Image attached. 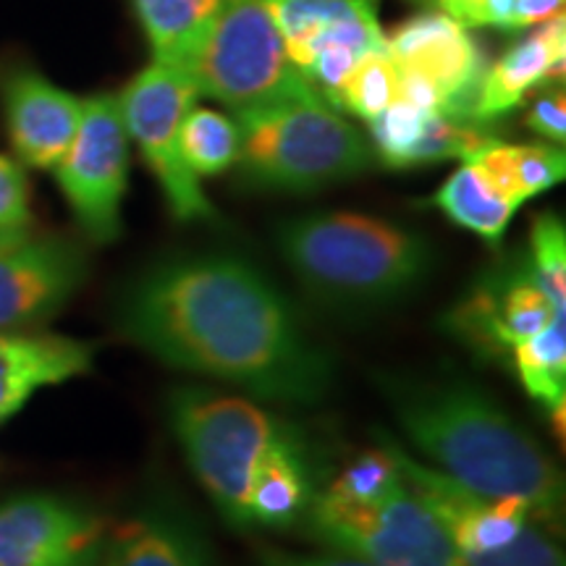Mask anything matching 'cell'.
<instances>
[{
	"instance_id": "1",
	"label": "cell",
	"mask_w": 566,
	"mask_h": 566,
	"mask_svg": "<svg viewBox=\"0 0 566 566\" xmlns=\"http://www.w3.org/2000/svg\"><path fill=\"white\" fill-rule=\"evenodd\" d=\"M118 328L160 363L242 388L254 399L317 405L331 354L258 265L233 254L155 263L118 300Z\"/></svg>"
},
{
	"instance_id": "2",
	"label": "cell",
	"mask_w": 566,
	"mask_h": 566,
	"mask_svg": "<svg viewBox=\"0 0 566 566\" xmlns=\"http://www.w3.org/2000/svg\"><path fill=\"white\" fill-rule=\"evenodd\" d=\"M388 396L409 443L436 470L485 499L525 501L541 525H556L564 506L562 472L485 391L451 380H391Z\"/></svg>"
},
{
	"instance_id": "3",
	"label": "cell",
	"mask_w": 566,
	"mask_h": 566,
	"mask_svg": "<svg viewBox=\"0 0 566 566\" xmlns=\"http://www.w3.org/2000/svg\"><path fill=\"white\" fill-rule=\"evenodd\" d=\"M279 250L300 283L338 313H375L428 281L433 247L422 233L363 212H315L279 229Z\"/></svg>"
},
{
	"instance_id": "4",
	"label": "cell",
	"mask_w": 566,
	"mask_h": 566,
	"mask_svg": "<svg viewBox=\"0 0 566 566\" xmlns=\"http://www.w3.org/2000/svg\"><path fill=\"white\" fill-rule=\"evenodd\" d=\"M239 166L258 187L315 192L367 171L373 147L323 101L237 113Z\"/></svg>"
},
{
	"instance_id": "5",
	"label": "cell",
	"mask_w": 566,
	"mask_h": 566,
	"mask_svg": "<svg viewBox=\"0 0 566 566\" xmlns=\"http://www.w3.org/2000/svg\"><path fill=\"white\" fill-rule=\"evenodd\" d=\"M168 417L184 457L218 512L233 527H252L254 472L289 433L286 424L244 396L195 386L176 388Z\"/></svg>"
},
{
	"instance_id": "6",
	"label": "cell",
	"mask_w": 566,
	"mask_h": 566,
	"mask_svg": "<svg viewBox=\"0 0 566 566\" xmlns=\"http://www.w3.org/2000/svg\"><path fill=\"white\" fill-rule=\"evenodd\" d=\"M187 71L200 95L221 101L233 113L323 101L289 59L265 0H221Z\"/></svg>"
},
{
	"instance_id": "7",
	"label": "cell",
	"mask_w": 566,
	"mask_h": 566,
	"mask_svg": "<svg viewBox=\"0 0 566 566\" xmlns=\"http://www.w3.org/2000/svg\"><path fill=\"white\" fill-rule=\"evenodd\" d=\"M302 525L323 546L375 566H467L441 520L405 480L373 504L315 493Z\"/></svg>"
},
{
	"instance_id": "8",
	"label": "cell",
	"mask_w": 566,
	"mask_h": 566,
	"mask_svg": "<svg viewBox=\"0 0 566 566\" xmlns=\"http://www.w3.org/2000/svg\"><path fill=\"white\" fill-rule=\"evenodd\" d=\"M200 90L187 69L153 61L116 97L124 129L137 142L142 158L158 179L168 208L179 221H205L216 216L200 176L181 158V124L195 108Z\"/></svg>"
},
{
	"instance_id": "9",
	"label": "cell",
	"mask_w": 566,
	"mask_h": 566,
	"mask_svg": "<svg viewBox=\"0 0 566 566\" xmlns=\"http://www.w3.org/2000/svg\"><path fill=\"white\" fill-rule=\"evenodd\" d=\"M53 171L82 231L95 244L116 242L129 184V134L116 95L84 101L80 129Z\"/></svg>"
},
{
	"instance_id": "10",
	"label": "cell",
	"mask_w": 566,
	"mask_h": 566,
	"mask_svg": "<svg viewBox=\"0 0 566 566\" xmlns=\"http://www.w3.org/2000/svg\"><path fill=\"white\" fill-rule=\"evenodd\" d=\"M101 516L59 495L32 493L0 506V566H97Z\"/></svg>"
},
{
	"instance_id": "11",
	"label": "cell",
	"mask_w": 566,
	"mask_h": 566,
	"mask_svg": "<svg viewBox=\"0 0 566 566\" xmlns=\"http://www.w3.org/2000/svg\"><path fill=\"white\" fill-rule=\"evenodd\" d=\"M386 48L401 74L433 84L441 95L438 111L475 124L472 111L485 63L464 24L443 11L420 13L396 27L386 38Z\"/></svg>"
},
{
	"instance_id": "12",
	"label": "cell",
	"mask_w": 566,
	"mask_h": 566,
	"mask_svg": "<svg viewBox=\"0 0 566 566\" xmlns=\"http://www.w3.org/2000/svg\"><path fill=\"white\" fill-rule=\"evenodd\" d=\"M87 279V258L66 239L24 237L0 250V331L51 321Z\"/></svg>"
},
{
	"instance_id": "13",
	"label": "cell",
	"mask_w": 566,
	"mask_h": 566,
	"mask_svg": "<svg viewBox=\"0 0 566 566\" xmlns=\"http://www.w3.org/2000/svg\"><path fill=\"white\" fill-rule=\"evenodd\" d=\"M566 307H556L530 273L527 260L485 279L451 315V328L485 354H512L514 346L541 334Z\"/></svg>"
},
{
	"instance_id": "14",
	"label": "cell",
	"mask_w": 566,
	"mask_h": 566,
	"mask_svg": "<svg viewBox=\"0 0 566 566\" xmlns=\"http://www.w3.org/2000/svg\"><path fill=\"white\" fill-rule=\"evenodd\" d=\"M84 101L34 71H21L6 87V122L24 166L53 171L82 122Z\"/></svg>"
},
{
	"instance_id": "15",
	"label": "cell",
	"mask_w": 566,
	"mask_h": 566,
	"mask_svg": "<svg viewBox=\"0 0 566 566\" xmlns=\"http://www.w3.org/2000/svg\"><path fill=\"white\" fill-rule=\"evenodd\" d=\"M97 566H216V556L195 516L158 499L105 535Z\"/></svg>"
},
{
	"instance_id": "16",
	"label": "cell",
	"mask_w": 566,
	"mask_h": 566,
	"mask_svg": "<svg viewBox=\"0 0 566 566\" xmlns=\"http://www.w3.org/2000/svg\"><path fill=\"white\" fill-rule=\"evenodd\" d=\"M92 363L95 346L80 338L0 331V424L21 412L42 388L90 373Z\"/></svg>"
},
{
	"instance_id": "17",
	"label": "cell",
	"mask_w": 566,
	"mask_h": 566,
	"mask_svg": "<svg viewBox=\"0 0 566 566\" xmlns=\"http://www.w3.org/2000/svg\"><path fill=\"white\" fill-rule=\"evenodd\" d=\"M566 69V21L556 17L546 21L541 32L501 55L493 66L485 69L480 82L475 124H488L514 111L533 87L541 84H562Z\"/></svg>"
},
{
	"instance_id": "18",
	"label": "cell",
	"mask_w": 566,
	"mask_h": 566,
	"mask_svg": "<svg viewBox=\"0 0 566 566\" xmlns=\"http://www.w3.org/2000/svg\"><path fill=\"white\" fill-rule=\"evenodd\" d=\"M315 499L313 472H310L304 446L292 430L273 446L271 454L254 472L250 493L252 525L271 530L292 527L302 522Z\"/></svg>"
},
{
	"instance_id": "19",
	"label": "cell",
	"mask_w": 566,
	"mask_h": 566,
	"mask_svg": "<svg viewBox=\"0 0 566 566\" xmlns=\"http://www.w3.org/2000/svg\"><path fill=\"white\" fill-rule=\"evenodd\" d=\"M158 63L187 69L208 38L221 0H132Z\"/></svg>"
},
{
	"instance_id": "20",
	"label": "cell",
	"mask_w": 566,
	"mask_h": 566,
	"mask_svg": "<svg viewBox=\"0 0 566 566\" xmlns=\"http://www.w3.org/2000/svg\"><path fill=\"white\" fill-rule=\"evenodd\" d=\"M433 205L449 221L478 233L488 244H499L504 239L514 212L520 210V205L495 192L491 184L483 179V174L467 160L438 189Z\"/></svg>"
},
{
	"instance_id": "21",
	"label": "cell",
	"mask_w": 566,
	"mask_h": 566,
	"mask_svg": "<svg viewBox=\"0 0 566 566\" xmlns=\"http://www.w3.org/2000/svg\"><path fill=\"white\" fill-rule=\"evenodd\" d=\"M514 370L525 391L551 412H564L566 401V313L556 315L530 342L512 349Z\"/></svg>"
},
{
	"instance_id": "22",
	"label": "cell",
	"mask_w": 566,
	"mask_h": 566,
	"mask_svg": "<svg viewBox=\"0 0 566 566\" xmlns=\"http://www.w3.org/2000/svg\"><path fill=\"white\" fill-rule=\"evenodd\" d=\"M181 158L195 176H218L237 166L239 126L210 108H192L181 124Z\"/></svg>"
},
{
	"instance_id": "23",
	"label": "cell",
	"mask_w": 566,
	"mask_h": 566,
	"mask_svg": "<svg viewBox=\"0 0 566 566\" xmlns=\"http://www.w3.org/2000/svg\"><path fill=\"white\" fill-rule=\"evenodd\" d=\"M396 97H399V69H396L388 48H384V51L367 53L352 69L349 80L344 82L342 95H338V111H349L370 122Z\"/></svg>"
},
{
	"instance_id": "24",
	"label": "cell",
	"mask_w": 566,
	"mask_h": 566,
	"mask_svg": "<svg viewBox=\"0 0 566 566\" xmlns=\"http://www.w3.org/2000/svg\"><path fill=\"white\" fill-rule=\"evenodd\" d=\"M527 268L556 307H566V229L554 212H543L533 223Z\"/></svg>"
},
{
	"instance_id": "25",
	"label": "cell",
	"mask_w": 566,
	"mask_h": 566,
	"mask_svg": "<svg viewBox=\"0 0 566 566\" xmlns=\"http://www.w3.org/2000/svg\"><path fill=\"white\" fill-rule=\"evenodd\" d=\"M401 483V472L396 467L391 451L380 443V449L365 451L363 457L354 459L349 467L331 483L325 491L336 499L354 501V504H373V501L384 499Z\"/></svg>"
},
{
	"instance_id": "26",
	"label": "cell",
	"mask_w": 566,
	"mask_h": 566,
	"mask_svg": "<svg viewBox=\"0 0 566 566\" xmlns=\"http://www.w3.org/2000/svg\"><path fill=\"white\" fill-rule=\"evenodd\" d=\"M428 113L433 111H420L412 103L396 97L384 113L367 122L375 153L384 158L388 168H407V155L420 137Z\"/></svg>"
},
{
	"instance_id": "27",
	"label": "cell",
	"mask_w": 566,
	"mask_h": 566,
	"mask_svg": "<svg viewBox=\"0 0 566 566\" xmlns=\"http://www.w3.org/2000/svg\"><path fill=\"white\" fill-rule=\"evenodd\" d=\"M462 558L467 566H566L562 548L541 527V522H530L522 535L504 548Z\"/></svg>"
},
{
	"instance_id": "28",
	"label": "cell",
	"mask_w": 566,
	"mask_h": 566,
	"mask_svg": "<svg viewBox=\"0 0 566 566\" xmlns=\"http://www.w3.org/2000/svg\"><path fill=\"white\" fill-rule=\"evenodd\" d=\"M514 163L525 202L554 189L566 176V155L556 145H514Z\"/></svg>"
},
{
	"instance_id": "29",
	"label": "cell",
	"mask_w": 566,
	"mask_h": 566,
	"mask_svg": "<svg viewBox=\"0 0 566 566\" xmlns=\"http://www.w3.org/2000/svg\"><path fill=\"white\" fill-rule=\"evenodd\" d=\"M30 223V181L17 160L0 155V229Z\"/></svg>"
},
{
	"instance_id": "30",
	"label": "cell",
	"mask_w": 566,
	"mask_h": 566,
	"mask_svg": "<svg viewBox=\"0 0 566 566\" xmlns=\"http://www.w3.org/2000/svg\"><path fill=\"white\" fill-rule=\"evenodd\" d=\"M527 126L541 137H546L548 142H558L564 145L566 139V101H564V90L556 84H551L546 92L535 97L533 105L527 111Z\"/></svg>"
},
{
	"instance_id": "31",
	"label": "cell",
	"mask_w": 566,
	"mask_h": 566,
	"mask_svg": "<svg viewBox=\"0 0 566 566\" xmlns=\"http://www.w3.org/2000/svg\"><path fill=\"white\" fill-rule=\"evenodd\" d=\"M258 566H375L365 558L342 554H289V551L279 548H263L258 556Z\"/></svg>"
},
{
	"instance_id": "32",
	"label": "cell",
	"mask_w": 566,
	"mask_h": 566,
	"mask_svg": "<svg viewBox=\"0 0 566 566\" xmlns=\"http://www.w3.org/2000/svg\"><path fill=\"white\" fill-rule=\"evenodd\" d=\"M516 3L520 0H475V6H472V24L516 30Z\"/></svg>"
},
{
	"instance_id": "33",
	"label": "cell",
	"mask_w": 566,
	"mask_h": 566,
	"mask_svg": "<svg viewBox=\"0 0 566 566\" xmlns=\"http://www.w3.org/2000/svg\"><path fill=\"white\" fill-rule=\"evenodd\" d=\"M556 17H564V0H520L516 3V30L546 24Z\"/></svg>"
},
{
	"instance_id": "34",
	"label": "cell",
	"mask_w": 566,
	"mask_h": 566,
	"mask_svg": "<svg viewBox=\"0 0 566 566\" xmlns=\"http://www.w3.org/2000/svg\"><path fill=\"white\" fill-rule=\"evenodd\" d=\"M24 237H30L27 226H21V229H0V250H3V247H9V244L21 242Z\"/></svg>"
},
{
	"instance_id": "35",
	"label": "cell",
	"mask_w": 566,
	"mask_h": 566,
	"mask_svg": "<svg viewBox=\"0 0 566 566\" xmlns=\"http://www.w3.org/2000/svg\"><path fill=\"white\" fill-rule=\"evenodd\" d=\"M417 3H424V6H436V9H441L443 13H449L451 6H454V0H417Z\"/></svg>"
}]
</instances>
